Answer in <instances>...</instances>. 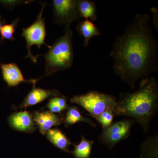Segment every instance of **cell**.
<instances>
[{"instance_id":"6da1fadb","label":"cell","mask_w":158,"mask_h":158,"mask_svg":"<svg viewBox=\"0 0 158 158\" xmlns=\"http://www.w3.org/2000/svg\"><path fill=\"white\" fill-rule=\"evenodd\" d=\"M149 19L148 14L136 15L116 37L110 52L114 73L131 88L158 71V44Z\"/></svg>"},{"instance_id":"7a4b0ae2","label":"cell","mask_w":158,"mask_h":158,"mask_svg":"<svg viewBox=\"0 0 158 158\" xmlns=\"http://www.w3.org/2000/svg\"><path fill=\"white\" fill-rule=\"evenodd\" d=\"M158 106V83L155 77L140 81L139 88L132 92L120 94L114 109V116H127L135 119L145 133L156 113Z\"/></svg>"},{"instance_id":"3957f363","label":"cell","mask_w":158,"mask_h":158,"mask_svg":"<svg viewBox=\"0 0 158 158\" xmlns=\"http://www.w3.org/2000/svg\"><path fill=\"white\" fill-rule=\"evenodd\" d=\"M73 32L70 26L65 27V32L58 38L45 56V76L52 75L70 68L74 59Z\"/></svg>"},{"instance_id":"277c9868","label":"cell","mask_w":158,"mask_h":158,"mask_svg":"<svg viewBox=\"0 0 158 158\" xmlns=\"http://www.w3.org/2000/svg\"><path fill=\"white\" fill-rule=\"evenodd\" d=\"M70 102L84 108L95 118L106 110L114 109L117 103L116 97L113 95L96 91L74 95Z\"/></svg>"},{"instance_id":"5b68a950","label":"cell","mask_w":158,"mask_h":158,"mask_svg":"<svg viewBox=\"0 0 158 158\" xmlns=\"http://www.w3.org/2000/svg\"><path fill=\"white\" fill-rule=\"evenodd\" d=\"M42 8L39 15L37 16V19L31 26L28 27L23 29L22 37H24L27 42V48L28 54L26 58L29 57L34 63H37L38 57L33 56L31 51V48L32 46L37 45L38 48H40L42 45H45L49 48L51 46L46 44L45 42V39L46 37L47 32L46 29L45 19L42 16L44 10L46 6V3H41Z\"/></svg>"},{"instance_id":"8992f818","label":"cell","mask_w":158,"mask_h":158,"mask_svg":"<svg viewBox=\"0 0 158 158\" xmlns=\"http://www.w3.org/2000/svg\"><path fill=\"white\" fill-rule=\"evenodd\" d=\"M78 0H54V22L65 27L80 18L78 9Z\"/></svg>"},{"instance_id":"52a82bcc","label":"cell","mask_w":158,"mask_h":158,"mask_svg":"<svg viewBox=\"0 0 158 158\" xmlns=\"http://www.w3.org/2000/svg\"><path fill=\"white\" fill-rule=\"evenodd\" d=\"M134 123L132 119L117 122L103 130L99 141L111 149L118 142L129 136L131 127Z\"/></svg>"},{"instance_id":"ba28073f","label":"cell","mask_w":158,"mask_h":158,"mask_svg":"<svg viewBox=\"0 0 158 158\" xmlns=\"http://www.w3.org/2000/svg\"><path fill=\"white\" fill-rule=\"evenodd\" d=\"M0 68L2 69L3 79L10 87H16L22 82L32 83L35 86L37 81L42 78L26 80L19 67L15 63H2Z\"/></svg>"},{"instance_id":"9c48e42d","label":"cell","mask_w":158,"mask_h":158,"mask_svg":"<svg viewBox=\"0 0 158 158\" xmlns=\"http://www.w3.org/2000/svg\"><path fill=\"white\" fill-rule=\"evenodd\" d=\"M8 120L10 127L16 131L31 133L36 130L33 115L26 111L12 113Z\"/></svg>"},{"instance_id":"30bf717a","label":"cell","mask_w":158,"mask_h":158,"mask_svg":"<svg viewBox=\"0 0 158 158\" xmlns=\"http://www.w3.org/2000/svg\"><path fill=\"white\" fill-rule=\"evenodd\" d=\"M62 94L55 89H44L41 88H33L27 95L22 103L20 105V108H26L37 105L46 99L50 97L62 96Z\"/></svg>"},{"instance_id":"8fae6325","label":"cell","mask_w":158,"mask_h":158,"mask_svg":"<svg viewBox=\"0 0 158 158\" xmlns=\"http://www.w3.org/2000/svg\"><path fill=\"white\" fill-rule=\"evenodd\" d=\"M33 118L35 124L39 127L40 133L44 135L51 128L59 125L63 121L62 117L49 111L35 112Z\"/></svg>"},{"instance_id":"7c38bea8","label":"cell","mask_w":158,"mask_h":158,"mask_svg":"<svg viewBox=\"0 0 158 158\" xmlns=\"http://www.w3.org/2000/svg\"><path fill=\"white\" fill-rule=\"evenodd\" d=\"M45 135L48 140L57 148L65 152H71L69 148L72 144L61 130L58 128L51 129Z\"/></svg>"},{"instance_id":"4fadbf2b","label":"cell","mask_w":158,"mask_h":158,"mask_svg":"<svg viewBox=\"0 0 158 158\" xmlns=\"http://www.w3.org/2000/svg\"><path fill=\"white\" fill-rule=\"evenodd\" d=\"M77 31L85 39L84 45L87 47L89 44L90 39L95 36L101 35V32L98 28L92 22L88 19L81 21L77 27Z\"/></svg>"},{"instance_id":"5bb4252c","label":"cell","mask_w":158,"mask_h":158,"mask_svg":"<svg viewBox=\"0 0 158 158\" xmlns=\"http://www.w3.org/2000/svg\"><path fill=\"white\" fill-rule=\"evenodd\" d=\"M78 9L80 17L94 22L97 19L95 3L90 0H78Z\"/></svg>"},{"instance_id":"9a60e30c","label":"cell","mask_w":158,"mask_h":158,"mask_svg":"<svg viewBox=\"0 0 158 158\" xmlns=\"http://www.w3.org/2000/svg\"><path fill=\"white\" fill-rule=\"evenodd\" d=\"M79 122L87 123L94 127H96V124L91 119L82 116L77 107L73 106L68 108L64 119L65 125L69 126Z\"/></svg>"},{"instance_id":"2e32d148","label":"cell","mask_w":158,"mask_h":158,"mask_svg":"<svg viewBox=\"0 0 158 158\" xmlns=\"http://www.w3.org/2000/svg\"><path fill=\"white\" fill-rule=\"evenodd\" d=\"M94 143L93 141L88 140L82 135L81 142L74 145V149L72 153L76 158H89Z\"/></svg>"},{"instance_id":"e0dca14e","label":"cell","mask_w":158,"mask_h":158,"mask_svg":"<svg viewBox=\"0 0 158 158\" xmlns=\"http://www.w3.org/2000/svg\"><path fill=\"white\" fill-rule=\"evenodd\" d=\"M19 21V18L16 19L11 23L9 24H6L2 27L0 30L1 41H3L4 40H7L11 41H14L15 40V38L13 36V34L15 32Z\"/></svg>"},{"instance_id":"ac0fdd59","label":"cell","mask_w":158,"mask_h":158,"mask_svg":"<svg viewBox=\"0 0 158 158\" xmlns=\"http://www.w3.org/2000/svg\"><path fill=\"white\" fill-rule=\"evenodd\" d=\"M114 109H110L106 110L96 118L101 124L103 130L109 127L112 124L114 116Z\"/></svg>"},{"instance_id":"d6986e66","label":"cell","mask_w":158,"mask_h":158,"mask_svg":"<svg viewBox=\"0 0 158 158\" xmlns=\"http://www.w3.org/2000/svg\"><path fill=\"white\" fill-rule=\"evenodd\" d=\"M53 99L62 111H65V110L68 109L67 100L65 96L62 95V96L55 97H53Z\"/></svg>"},{"instance_id":"ffe728a7","label":"cell","mask_w":158,"mask_h":158,"mask_svg":"<svg viewBox=\"0 0 158 158\" xmlns=\"http://www.w3.org/2000/svg\"><path fill=\"white\" fill-rule=\"evenodd\" d=\"M47 106L48 108L49 111L52 113L61 114L63 112L61 108L56 103V102L54 101L53 98L49 100Z\"/></svg>"},{"instance_id":"44dd1931","label":"cell","mask_w":158,"mask_h":158,"mask_svg":"<svg viewBox=\"0 0 158 158\" xmlns=\"http://www.w3.org/2000/svg\"><path fill=\"white\" fill-rule=\"evenodd\" d=\"M0 2L2 3L3 6L9 8H13L22 3H27V2L22 1H1Z\"/></svg>"},{"instance_id":"7402d4cb","label":"cell","mask_w":158,"mask_h":158,"mask_svg":"<svg viewBox=\"0 0 158 158\" xmlns=\"http://www.w3.org/2000/svg\"><path fill=\"white\" fill-rule=\"evenodd\" d=\"M6 20L5 19H3L2 18V15H0V30H1V28L3 26L6 24Z\"/></svg>"}]
</instances>
